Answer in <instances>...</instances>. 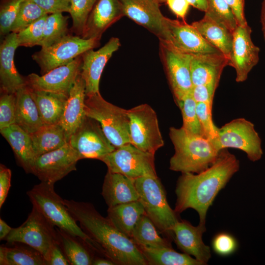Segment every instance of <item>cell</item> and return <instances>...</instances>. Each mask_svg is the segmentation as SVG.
<instances>
[{
    "instance_id": "cell-7",
    "label": "cell",
    "mask_w": 265,
    "mask_h": 265,
    "mask_svg": "<svg viewBox=\"0 0 265 265\" xmlns=\"http://www.w3.org/2000/svg\"><path fill=\"white\" fill-rule=\"evenodd\" d=\"M4 240L30 246L41 254L46 262L52 247L58 243L55 226L33 207L26 220L19 227L12 228Z\"/></svg>"
},
{
    "instance_id": "cell-34",
    "label": "cell",
    "mask_w": 265,
    "mask_h": 265,
    "mask_svg": "<svg viewBox=\"0 0 265 265\" xmlns=\"http://www.w3.org/2000/svg\"><path fill=\"white\" fill-rule=\"evenodd\" d=\"M10 244L13 246L0 245V265H47L44 257L34 248L19 242Z\"/></svg>"
},
{
    "instance_id": "cell-55",
    "label": "cell",
    "mask_w": 265,
    "mask_h": 265,
    "mask_svg": "<svg viewBox=\"0 0 265 265\" xmlns=\"http://www.w3.org/2000/svg\"><path fill=\"white\" fill-rule=\"evenodd\" d=\"M261 23L262 31H265V0H264L262 3L261 14Z\"/></svg>"
},
{
    "instance_id": "cell-3",
    "label": "cell",
    "mask_w": 265,
    "mask_h": 265,
    "mask_svg": "<svg viewBox=\"0 0 265 265\" xmlns=\"http://www.w3.org/2000/svg\"><path fill=\"white\" fill-rule=\"evenodd\" d=\"M169 136L175 149L170 160L172 171L199 173L215 161L220 152L205 137L190 133L183 127L170 128Z\"/></svg>"
},
{
    "instance_id": "cell-19",
    "label": "cell",
    "mask_w": 265,
    "mask_h": 265,
    "mask_svg": "<svg viewBox=\"0 0 265 265\" xmlns=\"http://www.w3.org/2000/svg\"><path fill=\"white\" fill-rule=\"evenodd\" d=\"M121 45L119 38L111 37L97 51L90 49L82 55L81 75L85 83L86 96L100 93L99 83L103 70L113 53Z\"/></svg>"
},
{
    "instance_id": "cell-16",
    "label": "cell",
    "mask_w": 265,
    "mask_h": 265,
    "mask_svg": "<svg viewBox=\"0 0 265 265\" xmlns=\"http://www.w3.org/2000/svg\"><path fill=\"white\" fill-rule=\"evenodd\" d=\"M251 33V28L248 24L238 26L233 32L229 65L235 70L238 82L244 81L259 61L260 48L253 43Z\"/></svg>"
},
{
    "instance_id": "cell-14",
    "label": "cell",
    "mask_w": 265,
    "mask_h": 265,
    "mask_svg": "<svg viewBox=\"0 0 265 265\" xmlns=\"http://www.w3.org/2000/svg\"><path fill=\"white\" fill-rule=\"evenodd\" d=\"M168 80L176 101L190 94L193 87L190 70L191 54L183 53L171 45L160 42Z\"/></svg>"
},
{
    "instance_id": "cell-56",
    "label": "cell",
    "mask_w": 265,
    "mask_h": 265,
    "mask_svg": "<svg viewBox=\"0 0 265 265\" xmlns=\"http://www.w3.org/2000/svg\"><path fill=\"white\" fill-rule=\"evenodd\" d=\"M263 32L264 39L265 41V31H263Z\"/></svg>"
},
{
    "instance_id": "cell-18",
    "label": "cell",
    "mask_w": 265,
    "mask_h": 265,
    "mask_svg": "<svg viewBox=\"0 0 265 265\" xmlns=\"http://www.w3.org/2000/svg\"><path fill=\"white\" fill-rule=\"evenodd\" d=\"M124 16L156 35L160 41L166 38L165 17L157 0H119Z\"/></svg>"
},
{
    "instance_id": "cell-49",
    "label": "cell",
    "mask_w": 265,
    "mask_h": 265,
    "mask_svg": "<svg viewBox=\"0 0 265 265\" xmlns=\"http://www.w3.org/2000/svg\"><path fill=\"white\" fill-rule=\"evenodd\" d=\"M231 8L236 20L238 26L247 24L244 14V0H225Z\"/></svg>"
},
{
    "instance_id": "cell-42",
    "label": "cell",
    "mask_w": 265,
    "mask_h": 265,
    "mask_svg": "<svg viewBox=\"0 0 265 265\" xmlns=\"http://www.w3.org/2000/svg\"><path fill=\"white\" fill-rule=\"evenodd\" d=\"M48 15L43 16L17 33L19 46L31 47L39 45L43 37L44 24Z\"/></svg>"
},
{
    "instance_id": "cell-38",
    "label": "cell",
    "mask_w": 265,
    "mask_h": 265,
    "mask_svg": "<svg viewBox=\"0 0 265 265\" xmlns=\"http://www.w3.org/2000/svg\"><path fill=\"white\" fill-rule=\"evenodd\" d=\"M49 14L30 0H25L22 3L10 32L18 33L41 18Z\"/></svg>"
},
{
    "instance_id": "cell-9",
    "label": "cell",
    "mask_w": 265,
    "mask_h": 265,
    "mask_svg": "<svg viewBox=\"0 0 265 265\" xmlns=\"http://www.w3.org/2000/svg\"><path fill=\"white\" fill-rule=\"evenodd\" d=\"M99 41L96 39H84L70 33L51 46L35 52L32 55L45 74L54 68L68 64L84 53L97 47Z\"/></svg>"
},
{
    "instance_id": "cell-43",
    "label": "cell",
    "mask_w": 265,
    "mask_h": 265,
    "mask_svg": "<svg viewBox=\"0 0 265 265\" xmlns=\"http://www.w3.org/2000/svg\"><path fill=\"white\" fill-rule=\"evenodd\" d=\"M196 111L204 136L215 146L218 138V128L212 119V106L204 103H197Z\"/></svg>"
},
{
    "instance_id": "cell-33",
    "label": "cell",
    "mask_w": 265,
    "mask_h": 265,
    "mask_svg": "<svg viewBox=\"0 0 265 265\" xmlns=\"http://www.w3.org/2000/svg\"><path fill=\"white\" fill-rule=\"evenodd\" d=\"M145 258L147 265H203L191 256L180 253L172 247H150L137 245Z\"/></svg>"
},
{
    "instance_id": "cell-8",
    "label": "cell",
    "mask_w": 265,
    "mask_h": 265,
    "mask_svg": "<svg viewBox=\"0 0 265 265\" xmlns=\"http://www.w3.org/2000/svg\"><path fill=\"white\" fill-rule=\"evenodd\" d=\"M155 154L142 151L131 143L116 148L100 160L108 171L135 179L144 176L157 177Z\"/></svg>"
},
{
    "instance_id": "cell-48",
    "label": "cell",
    "mask_w": 265,
    "mask_h": 265,
    "mask_svg": "<svg viewBox=\"0 0 265 265\" xmlns=\"http://www.w3.org/2000/svg\"><path fill=\"white\" fill-rule=\"evenodd\" d=\"M11 170L3 164L0 165V208L4 203L11 186Z\"/></svg>"
},
{
    "instance_id": "cell-52",
    "label": "cell",
    "mask_w": 265,
    "mask_h": 265,
    "mask_svg": "<svg viewBox=\"0 0 265 265\" xmlns=\"http://www.w3.org/2000/svg\"><path fill=\"white\" fill-rule=\"evenodd\" d=\"M12 228L10 227L1 218L0 219V239L4 240L11 231Z\"/></svg>"
},
{
    "instance_id": "cell-22",
    "label": "cell",
    "mask_w": 265,
    "mask_h": 265,
    "mask_svg": "<svg viewBox=\"0 0 265 265\" xmlns=\"http://www.w3.org/2000/svg\"><path fill=\"white\" fill-rule=\"evenodd\" d=\"M229 60L221 53L191 55L190 70L193 86L213 85L217 86L224 68Z\"/></svg>"
},
{
    "instance_id": "cell-29",
    "label": "cell",
    "mask_w": 265,
    "mask_h": 265,
    "mask_svg": "<svg viewBox=\"0 0 265 265\" xmlns=\"http://www.w3.org/2000/svg\"><path fill=\"white\" fill-rule=\"evenodd\" d=\"M15 124L29 134L33 133L44 124L28 87L26 85L16 93Z\"/></svg>"
},
{
    "instance_id": "cell-20",
    "label": "cell",
    "mask_w": 265,
    "mask_h": 265,
    "mask_svg": "<svg viewBox=\"0 0 265 265\" xmlns=\"http://www.w3.org/2000/svg\"><path fill=\"white\" fill-rule=\"evenodd\" d=\"M205 231V224L199 223L194 226L185 220H179L173 228V239L178 248L183 253L193 256L203 265L207 264L211 257L210 247L202 240Z\"/></svg>"
},
{
    "instance_id": "cell-26",
    "label": "cell",
    "mask_w": 265,
    "mask_h": 265,
    "mask_svg": "<svg viewBox=\"0 0 265 265\" xmlns=\"http://www.w3.org/2000/svg\"><path fill=\"white\" fill-rule=\"evenodd\" d=\"M0 132L12 148L18 164L26 173H32L36 156L30 134L16 124Z\"/></svg>"
},
{
    "instance_id": "cell-36",
    "label": "cell",
    "mask_w": 265,
    "mask_h": 265,
    "mask_svg": "<svg viewBox=\"0 0 265 265\" xmlns=\"http://www.w3.org/2000/svg\"><path fill=\"white\" fill-rule=\"evenodd\" d=\"M69 34L68 17L62 13L49 14L45 21L43 35L38 46L48 48Z\"/></svg>"
},
{
    "instance_id": "cell-35",
    "label": "cell",
    "mask_w": 265,
    "mask_h": 265,
    "mask_svg": "<svg viewBox=\"0 0 265 265\" xmlns=\"http://www.w3.org/2000/svg\"><path fill=\"white\" fill-rule=\"evenodd\" d=\"M131 238L136 245L150 247H172L170 240L159 235V230L146 214L137 222Z\"/></svg>"
},
{
    "instance_id": "cell-24",
    "label": "cell",
    "mask_w": 265,
    "mask_h": 265,
    "mask_svg": "<svg viewBox=\"0 0 265 265\" xmlns=\"http://www.w3.org/2000/svg\"><path fill=\"white\" fill-rule=\"evenodd\" d=\"M85 97V83L80 73L70 91L59 123L69 140L86 116L84 110Z\"/></svg>"
},
{
    "instance_id": "cell-17",
    "label": "cell",
    "mask_w": 265,
    "mask_h": 265,
    "mask_svg": "<svg viewBox=\"0 0 265 265\" xmlns=\"http://www.w3.org/2000/svg\"><path fill=\"white\" fill-rule=\"evenodd\" d=\"M166 38L164 42L178 50L190 54L220 53L207 42L197 29L185 21L165 19Z\"/></svg>"
},
{
    "instance_id": "cell-37",
    "label": "cell",
    "mask_w": 265,
    "mask_h": 265,
    "mask_svg": "<svg viewBox=\"0 0 265 265\" xmlns=\"http://www.w3.org/2000/svg\"><path fill=\"white\" fill-rule=\"evenodd\" d=\"M182 114L183 127L192 134L204 136L196 111L197 103L189 94L177 100ZM205 137V136H204Z\"/></svg>"
},
{
    "instance_id": "cell-41",
    "label": "cell",
    "mask_w": 265,
    "mask_h": 265,
    "mask_svg": "<svg viewBox=\"0 0 265 265\" xmlns=\"http://www.w3.org/2000/svg\"><path fill=\"white\" fill-rule=\"evenodd\" d=\"M25 0H0V34L5 36L10 32L22 2Z\"/></svg>"
},
{
    "instance_id": "cell-13",
    "label": "cell",
    "mask_w": 265,
    "mask_h": 265,
    "mask_svg": "<svg viewBox=\"0 0 265 265\" xmlns=\"http://www.w3.org/2000/svg\"><path fill=\"white\" fill-rule=\"evenodd\" d=\"M80 159L68 142L59 149L36 157L32 173L41 182L54 184L76 170L77 163Z\"/></svg>"
},
{
    "instance_id": "cell-27",
    "label": "cell",
    "mask_w": 265,
    "mask_h": 265,
    "mask_svg": "<svg viewBox=\"0 0 265 265\" xmlns=\"http://www.w3.org/2000/svg\"><path fill=\"white\" fill-rule=\"evenodd\" d=\"M191 25L207 42L229 60L233 44V31L206 14L202 19Z\"/></svg>"
},
{
    "instance_id": "cell-50",
    "label": "cell",
    "mask_w": 265,
    "mask_h": 265,
    "mask_svg": "<svg viewBox=\"0 0 265 265\" xmlns=\"http://www.w3.org/2000/svg\"><path fill=\"white\" fill-rule=\"evenodd\" d=\"M47 265H70L58 243L55 244L52 247L47 261Z\"/></svg>"
},
{
    "instance_id": "cell-25",
    "label": "cell",
    "mask_w": 265,
    "mask_h": 265,
    "mask_svg": "<svg viewBox=\"0 0 265 265\" xmlns=\"http://www.w3.org/2000/svg\"><path fill=\"white\" fill-rule=\"evenodd\" d=\"M102 195L108 208L139 200L134 179L109 171L104 178Z\"/></svg>"
},
{
    "instance_id": "cell-23",
    "label": "cell",
    "mask_w": 265,
    "mask_h": 265,
    "mask_svg": "<svg viewBox=\"0 0 265 265\" xmlns=\"http://www.w3.org/2000/svg\"><path fill=\"white\" fill-rule=\"evenodd\" d=\"M123 16L119 0H97L88 16L81 37L100 40L106 29Z\"/></svg>"
},
{
    "instance_id": "cell-32",
    "label": "cell",
    "mask_w": 265,
    "mask_h": 265,
    "mask_svg": "<svg viewBox=\"0 0 265 265\" xmlns=\"http://www.w3.org/2000/svg\"><path fill=\"white\" fill-rule=\"evenodd\" d=\"M58 244L72 265H90L94 252L80 238L56 228Z\"/></svg>"
},
{
    "instance_id": "cell-40",
    "label": "cell",
    "mask_w": 265,
    "mask_h": 265,
    "mask_svg": "<svg viewBox=\"0 0 265 265\" xmlns=\"http://www.w3.org/2000/svg\"><path fill=\"white\" fill-rule=\"evenodd\" d=\"M205 14L234 32L238 26L235 17L225 0H207Z\"/></svg>"
},
{
    "instance_id": "cell-4",
    "label": "cell",
    "mask_w": 265,
    "mask_h": 265,
    "mask_svg": "<svg viewBox=\"0 0 265 265\" xmlns=\"http://www.w3.org/2000/svg\"><path fill=\"white\" fill-rule=\"evenodd\" d=\"M54 184L41 182L26 192L33 207L55 227L79 238L94 252L106 257L101 246L77 224L63 199L55 192Z\"/></svg>"
},
{
    "instance_id": "cell-12",
    "label": "cell",
    "mask_w": 265,
    "mask_h": 265,
    "mask_svg": "<svg viewBox=\"0 0 265 265\" xmlns=\"http://www.w3.org/2000/svg\"><path fill=\"white\" fill-rule=\"evenodd\" d=\"M68 142L80 159L100 160L116 149L106 137L100 123L86 115Z\"/></svg>"
},
{
    "instance_id": "cell-57",
    "label": "cell",
    "mask_w": 265,
    "mask_h": 265,
    "mask_svg": "<svg viewBox=\"0 0 265 265\" xmlns=\"http://www.w3.org/2000/svg\"><path fill=\"white\" fill-rule=\"evenodd\" d=\"M157 1H159V0H157Z\"/></svg>"
},
{
    "instance_id": "cell-53",
    "label": "cell",
    "mask_w": 265,
    "mask_h": 265,
    "mask_svg": "<svg viewBox=\"0 0 265 265\" xmlns=\"http://www.w3.org/2000/svg\"><path fill=\"white\" fill-rule=\"evenodd\" d=\"M190 5L198 10L206 12L207 9V0H187Z\"/></svg>"
},
{
    "instance_id": "cell-5",
    "label": "cell",
    "mask_w": 265,
    "mask_h": 265,
    "mask_svg": "<svg viewBox=\"0 0 265 265\" xmlns=\"http://www.w3.org/2000/svg\"><path fill=\"white\" fill-rule=\"evenodd\" d=\"M134 184L146 215L159 233L171 241L173 228L179 220L174 210L170 207L166 193L157 177L144 176L134 179Z\"/></svg>"
},
{
    "instance_id": "cell-2",
    "label": "cell",
    "mask_w": 265,
    "mask_h": 265,
    "mask_svg": "<svg viewBox=\"0 0 265 265\" xmlns=\"http://www.w3.org/2000/svg\"><path fill=\"white\" fill-rule=\"evenodd\" d=\"M63 202L83 232L101 246L106 257L115 265H147L132 239L121 233L92 204L66 199Z\"/></svg>"
},
{
    "instance_id": "cell-31",
    "label": "cell",
    "mask_w": 265,
    "mask_h": 265,
    "mask_svg": "<svg viewBox=\"0 0 265 265\" xmlns=\"http://www.w3.org/2000/svg\"><path fill=\"white\" fill-rule=\"evenodd\" d=\"M29 134L36 157L59 149L69 142L68 136L59 123L43 125Z\"/></svg>"
},
{
    "instance_id": "cell-15",
    "label": "cell",
    "mask_w": 265,
    "mask_h": 265,
    "mask_svg": "<svg viewBox=\"0 0 265 265\" xmlns=\"http://www.w3.org/2000/svg\"><path fill=\"white\" fill-rule=\"evenodd\" d=\"M82 64L80 55L68 64L54 68L41 76L31 73L25 77L26 86L33 90L60 93L68 97L81 73Z\"/></svg>"
},
{
    "instance_id": "cell-44",
    "label": "cell",
    "mask_w": 265,
    "mask_h": 265,
    "mask_svg": "<svg viewBox=\"0 0 265 265\" xmlns=\"http://www.w3.org/2000/svg\"><path fill=\"white\" fill-rule=\"evenodd\" d=\"M16 110V94L1 92L0 130L15 124Z\"/></svg>"
},
{
    "instance_id": "cell-28",
    "label": "cell",
    "mask_w": 265,
    "mask_h": 265,
    "mask_svg": "<svg viewBox=\"0 0 265 265\" xmlns=\"http://www.w3.org/2000/svg\"><path fill=\"white\" fill-rule=\"evenodd\" d=\"M28 88L43 124L59 123L68 97L63 94Z\"/></svg>"
},
{
    "instance_id": "cell-6",
    "label": "cell",
    "mask_w": 265,
    "mask_h": 265,
    "mask_svg": "<svg viewBox=\"0 0 265 265\" xmlns=\"http://www.w3.org/2000/svg\"><path fill=\"white\" fill-rule=\"evenodd\" d=\"M85 115L97 121L110 142L116 148L131 143L128 110L105 100L100 93L86 96Z\"/></svg>"
},
{
    "instance_id": "cell-39",
    "label": "cell",
    "mask_w": 265,
    "mask_h": 265,
    "mask_svg": "<svg viewBox=\"0 0 265 265\" xmlns=\"http://www.w3.org/2000/svg\"><path fill=\"white\" fill-rule=\"evenodd\" d=\"M97 0H70L69 13L72 19V32L82 34L88 16Z\"/></svg>"
},
{
    "instance_id": "cell-46",
    "label": "cell",
    "mask_w": 265,
    "mask_h": 265,
    "mask_svg": "<svg viewBox=\"0 0 265 265\" xmlns=\"http://www.w3.org/2000/svg\"><path fill=\"white\" fill-rule=\"evenodd\" d=\"M45 11L48 14L69 12L70 0H30Z\"/></svg>"
},
{
    "instance_id": "cell-47",
    "label": "cell",
    "mask_w": 265,
    "mask_h": 265,
    "mask_svg": "<svg viewBox=\"0 0 265 265\" xmlns=\"http://www.w3.org/2000/svg\"><path fill=\"white\" fill-rule=\"evenodd\" d=\"M217 86L213 85L193 86L190 94L197 103H204L212 105V101Z\"/></svg>"
},
{
    "instance_id": "cell-51",
    "label": "cell",
    "mask_w": 265,
    "mask_h": 265,
    "mask_svg": "<svg viewBox=\"0 0 265 265\" xmlns=\"http://www.w3.org/2000/svg\"><path fill=\"white\" fill-rule=\"evenodd\" d=\"M169 7L177 16L184 19L189 3L187 0H166Z\"/></svg>"
},
{
    "instance_id": "cell-21",
    "label": "cell",
    "mask_w": 265,
    "mask_h": 265,
    "mask_svg": "<svg viewBox=\"0 0 265 265\" xmlns=\"http://www.w3.org/2000/svg\"><path fill=\"white\" fill-rule=\"evenodd\" d=\"M3 38L0 46V92L16 94L26 85V78L21 75L14 63V54L19 47L17 33L10 32Z\"/></svg>"
},
{
    "instance_id": "cell-54",
    "label": "cell",
    "mask_w": 265,
    "mask_h": 265,
    "mask_svg": "<svg viewBox=\"0 0 265 265\" xmlns=\"http://www.w3.org/2000/svg\"><path fill=\"white\" fill-rule=\"evenodd\" d=\"M93 265H115L111 260L107 258L95 257L94 258Z\"/></svg>"
},
{
    "instance_id": "cell-11",
    "label": "cell",
    "mask_w": 265,
    "mask_h": 265,
    "mask_svg": "<svg viewBox=\"0 0 265 265\" xmlns=\"http://www.w3.org/2000/svg\"><path fill=\"white\" fill-rule=\"evenodd\" d=\"M215 146L219 151L228 148L240 150L252 161L259 160L263 154L261 139L254 125L243 118L235 119L218 128Z\"/></svg>"
},
{
    "instance_id": "cell-10",
    "label": "cell",
    "mask_w": 265,
    "mask_h": 265,
    "mask_svg": "<svg viewBox=\"0 0 265 265\" xmlns=\"http://www.w3.org/2000/svg\"><path fill=\"white\" fill-rule=\"evenodd\" d=\"M130 142L137 148L155 154L164 145L155 110L147 104L128 109Z\"/></svg>"
},
{
    "instance_id": "cell-1",
    "label": "cell",
    "mask_w": 265,
    "mask_h": 265,
    "mask_svg": "<svg viewBox=\"0 0 265 265\" xmlns=\"http://www.w3.org/2000/svg\"><path fill=\"white\" fill-rule=\"evenodd\" d=\"M239 168V160L224 149L220 151L215 161L204 171L196 174L182 173L176 184L174 211L179 214L187 209H193L199 214V223L205 224L209 207Z\"/></svg>"
},
{
    "instance_id": "cell-45",
    "label": "cell",
    "mask_w": 265,
    "mask_h": 265,
    "mask_svg": "<svg viewBox=\"0 0 265 265\" xmlns=\"http://www.w3.org/2000/svg\"><path fill=\"white\" fill-rule=\"evenodd\" d=\"M214 251L221 256H227L235 251L237 242L232 235L227 233H220L216 235L212 241Z\"/></svg>"
},
{
    "instance_id": "cell-30",
    "label": "cell",
    "mask_w": 265,
    "mask_h": 265,
    "mask_svg": "<svg viewBox=\"0 0 265 265\" xmlns=\"http://www.w3.org/2000/svg\"><path fill=\"white\" fill-rule=\"evenodd\" d=\"M106 217L122 234L131 238L132 233L140 217L145 213L138 200L108 207Z\"/></svg>"
}]
</instances>
